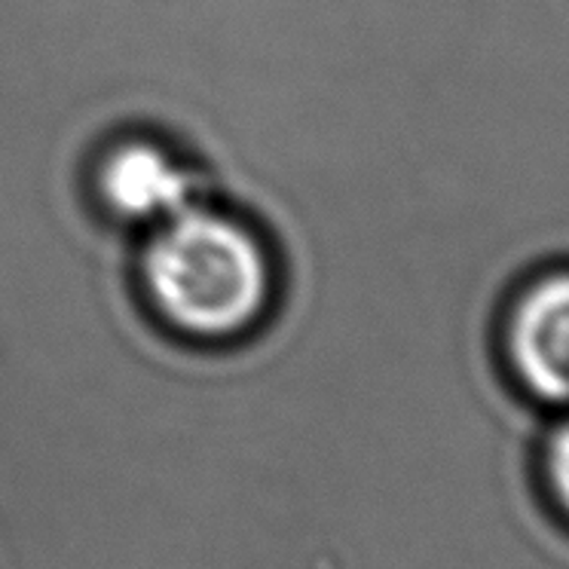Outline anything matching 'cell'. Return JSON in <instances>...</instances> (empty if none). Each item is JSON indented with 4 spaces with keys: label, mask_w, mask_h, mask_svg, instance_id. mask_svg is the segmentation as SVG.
<instances>
[{
    "label": "cell",
    "mask_w": 569,
    "mask_h": 569,
    "mask_svg": "<svg viewBox=\"0 0 569 569\" xmlns=\"http://www.w3.org/2000/svg\"><path fill=\"white\" fill-rule=\"evenodd\" d=\"M89 178L101 211L136 233L211 199L199 162L166 136L144 129H129L101 144Z\"/></svg>",
    "instance_id": "2"
},
{
    "label": "cell",
    "mask_w": 569,
    "mask_h": 569,
    "mask_svg": "<svg viewBox=\"0 0 569 569\" xmlns=\"http://www.w3.org/2000/svg\"><path fill=\"white\" fill-rule=\"evenodd\" d=\"M502 359L523 392L569 405V272H551L520 291L502 319Z\"/></svg>",
    "instance_id": "3"
},
{
    "label": "cell",
    "mask_w": 569,
    "mask_h": 569,
    "mask_svg": "<svg viewBox=\"0 0 569 569\" xmlns=\"http://www.w3.org/2000/svg\"><path fill=\"white\" fill-rule=\"evenodd\" d=\"M542 478L555 508L569 520V420L560 422L545 441Z\"/></svg>",
    "instance_id": "4"
},
{
    "label": "cell",
    "mask_w": 569,
    "mask_h": 569,
    "mask_svg": "<svg viewBox=\"0 0 569 569\" xmlns=\"http://www.w3.org/2000/svg\"><path fill=\"white\" fill-rule=\"evenodd\" d=\"M138 282L169 331L223 343L263 322L276 298L270 239L218 199H202L141 233Z\"/></svg>",
    "instance_id": "1"
}]
</instances>
